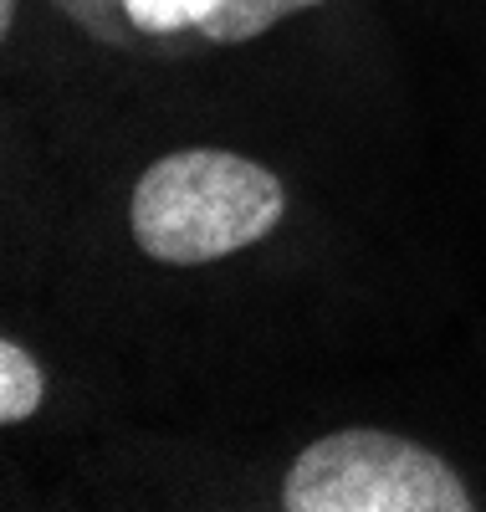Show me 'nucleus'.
<instances>
[{
    "instance_id": "nucleus-1",
    "label": "nucleus",
    "mask_w": 486,
    "mask_h": 512,
    "mask_svg": "<svg viewBox=\"0 0 486 512\" xmlns=\"http://www.w3.org/2000/svg\"><path fill=\"white\" fill-rule=\"evenodd\" d=\"M282 216V180L231 149H180L154 159L128 205L139 251L164 267H205L236 256L272 236Z\"/></svg>"
},
{
    "instance_id": "nucleus-2",
    "label": "nucleus",
    "mask_w": 486,
    "mask_h": 512,
    "mask_svg": "<svg viewBox=\"0 0 486 512\" xmlns=\"http://www.w3.org/2000/svg\"><path fill=\"white\" fill-rule=\"evenodd\" d=\"M282 512H471L451 461L410 436L348 425L313 441L282 477Z\"/></svg>"
},
{
    "instance_id": "nucleus-3",
    "label": "nucleus",
    "mask_w": 486,
    "mask_h": 512,
    "mask_svg": "<svg viewBox=\"0 0 486 512\" xmlns=\"http://www.w3.org/2000/svg\"><path fill=\"white\" fill-rule=\"evenodd\" d=\"M313 6H323V0H220L195 31L205 41H215V47H231V41H251L261 31H272L277 21H287L297 11H313Z\"/></svg>"
},
{
    "instance_id": "nucleus-4",
    "label": "nucleus",
    "mask_w": 486,
    "mask_h": 512,
    "mask_svg": "<svg viewBox=\"0 0 486 512\" xmlns=\"http://www.w3.org/2000/svg\"><path fill=\"white\" fill-rule=\"evenodd\" d=\"M41 395H47V379H41L36 359L16 344V338H0V420L6 425L31 420Z\"/></svg>"
},
{
    "instance_id": "nucleus-5",
    "label": "nucleus",
    "mask_w": 486,
    "mask_h": 512,
    "mask_svg": "<svg viewBox=\"0 0 486 512\" xmlns=\"http://www.w3.org/2000/svg\"><path fill=\"white\" fill-rule=\"evenodd\" d=\"M128 26L144 31V36H174L185 26H200L220 0H118Z\"/></svg>"
},
{
    "instance_id": "nucleus-6",
    "label": "nucleus",
    "mask_w": 486,
    "mask_h": 512,
    "mask_svg": "<svg viewBox=\"0 0 486 512\" xmlns=\"http://www.w3.org/2000/svg\"><path fill=\"white\" fill-rule=\"evenodd\" d=\"M11 21H16V0H0V31H11Z\"/></svg>"
}]
</instances>
